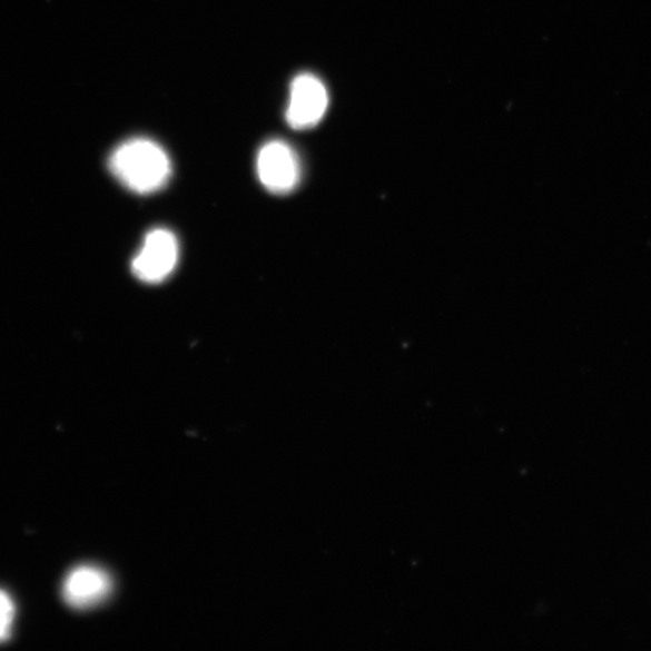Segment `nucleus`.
<instances>
[{
    "instance_id": "obj_1",
    "label": "nucleus",
    "mask_w": 651,
    "mask_h": 651,
    "mask_svg": "<svg viewBox=\"0 0 651 651\" xmlns=\"http://www.w3.org/2000/svg\"><path fill=\"white\" fill-rule=\"evenodd\" d=\"M109 169L129 191L151 195L170 180L172 166L161 145L148 138H134L112 151Z\"/></svg>"
},
{
    "instance_id": "obj_2",
    "label": "nucleus",
    "mask_w": 651,
    "mask_h": 651,
    "mask_svg": "<svg viewBox=\"0 0 651 651\" xmlns=\"http://www.w3.org/2000/svg\"><path fill=\"white\" fill-rule=\"evenodd\" d=\"M179 255L176 235L167 228H155L145 236L130 267L137 279L155 285L170 277L178 265Z\"/></svg>"
},
{
    "instance_id": "obj_5",
    "label": "nucleus",
    "mask_w": 651,
    "mask_h": 651,
    "mask_svg": "<svg viewBox=\"0 0 651 651\" xmlns=\"http://www.w3.org/2000/svg\"><path fill=\"white\" fill-rule=\"evenodd\" d=\"M112 579L96 566L72 570L63 584V599L75 610L83 611L103 603L112 591Z\"/></svg>"
},
{
    "instance_id": "obj_4",
    "label": "nucleus",
    "mask_w": 651,
    "mask_h": 651,
    "mask_svg": "<svg viewBox=\"0 0 651 651\" xmlns=\"http://www.w3.org/2000/svg\"><path fill=\"white\" fill-rule=\"evenodd\" d=\"M328 108V92L324 82L310 72L297 76L289 90L285 119L297 130L309 129L324 119Z\"/></svg>"
},
{
    "instance_id": "obj_3",
    "label": "nucleus",
    "mask_w": 651,
    "mask_h": 651,
    "mask_svg": "<svg viewBox=\"0 0 651 651\" xmlns=\"http://www.w3.org/2000/svg\"><path fill=\"white\" fill-rule=\"evenodd\" d=\"M256 171L260 184L274 195L293 193L300 181L299 158L292 145L279 139L267 141L259 149Z\"/></svg>"
},
{
    "instance_id": "obj_6",
    "label": "nucleus",
    "mask_w": 651,
    "mask_h": 651,
    "mask_svg": "<svg viewBox=\"0 0 651 651\" xmlns=\"http://www.w3.org/2000/svg\"><path fill=\"white\" fill-rule=\"evenodd\" d=\"M14 604L12 599L3 590H0V643L10 639L14 620Z\"/></svg>"
}]
</instances>
